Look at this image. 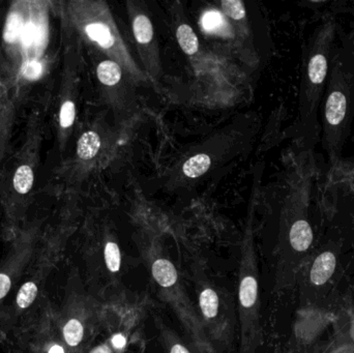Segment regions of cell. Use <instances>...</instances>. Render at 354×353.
I'll return each mask as SVG.
<instances>
[{
  "label": "cell",
  "mask_w": 354,
  "mask_h": 353,
  "mask_svg": "<svg viewBox=\"0 0 354 353\" xmlns=\"http://www.w3.org/2000/svg\"><path fill=\"white\" fill-rule=\"evenodd\" d=\"M195 284L202 324L208 339L212 343L229 344L236 324L231 304L201 271H196Z\"/></svg>",
  "instance_id": "5b68a950"
},
{
  "label": "cell",
  "mask_w": 354,
  "mask_h": 353,
  "mask_svg": "<svg viewBox=\"0 0 354 353\" xmlns=\"http://www.w3.org/2000/svg\"><path fill=\"white\" fill-rule=\"evenodd\" d=\"M92 353H109V350L106 346H101L97 348Z\"/></svg>",
  "instance_id": "4316f807"
},
{
  "label": "cell",
  "mask_w": 354,
  "mask_h": 353,
  "mask_svg": "<svg viewBox=\"0 0 354 353\" xmlns=\"http://www.w3.org/2000/svg\"><path fill=\"white\" fill-rule=\"evenodd\" d=\"M257 259L252 245H244L240 257L238 283V319L240 324V353H257L262 343L260 324Z\"/></svg>",
  "instance_id": "277c9868"
},
{
  "label": "cell",
  "mask_w": 354,
  "mask_h": 353,
  "mask_svg": "<svg viewBox=\"0 0 354 353\" xmlns=\"http://www.w3.org/2000/svg\"><path fill=\"white\" fill-rule=\"evenodd\" d=\"M210 164L212 161L207 155L200 154V155L194 156L184 164V173L190 178H199L210 169Z\"/></svg>",
  "instance_id": "8fae6325"
},
{
  "label": "cell",
  "mask_w": 354,
  "mask_h": 353,
  "mask_svg": "<svg viewBox=\"0 0 354 353\" xmlns=\"http://www.w3.org/2000/svg\"><path fill=\"white\" fill-rule=\"evenodd\" d=\"M331 353H344V352H342V351H335V352H331Z\"/></svg>",
  "instance_id": "83f0119b"
},
{
  "label": "cell",
  "mask_w": 354,
  "mask_h": 353,
  "mask_svg": "<svg viewBox=\"0 0 354 353\" xmlns=\"http://www.w3.org/2000/svg\"><path fill=\"white\" fill-rule=\"evenodd\" d=\"M87 36L90 40L98 42L103 48L108 49L114 44V38L108 26L102 23H90L85 28Z\"/></svg>",
  "instance_id": "30bf717a"
},
{
  "label": "cell",
  "mask_w": 354,
  "mask_h": 353,
  "mask_svg": "<svg viewBox=\"0 0 354 353\" xmlns=\"http://www.w3.org/2000/svg\"><path fill=\"white\" fill-rule=\"evenodd\" d=\"M11 279L5 273H0V300L5 297L11 289Z\"/></svg>",
  "instance_id": "603a6c76"
},
{
  "label": "cell",
  "mask_w": 354,
  "mask_h": 353,
  "mask_svg": "<svg viewBox=\"0 0 354 353\" xmlns=\"http://www.w3.org/2000/svg\"><path fill=\"white\" fill-rule=\"evenodd\" d=\"M202 23H203V27L208 32L216 30L223 23V18L218 12H210L204 15Z\"/></svg>",
  "instance_id": "44dd1931"
},
{
  "label": "cell",
  "mask_w": 354,
  "mask_h": 353,
  "mask_svg": "<svg viewBox=\"0 0 354 353\" xmlns=\"http://www.w3.org/2000/svg\"><path fill=\"white\" fill-rule=\"evenodd\" d=\"M38 295V287L32 282H27L20 288L17 295V305L21 309H26L29 307Z\"/></svg>",
  "instance_id": "2e32d148"
},
{
  "label": "cell",
  "mask_w": 354,
  "mask_h": 353,
  "mask_svg": "<svg viewBox=\"0 0 354 353\" xmlns=\"http://www.w3.org/2000/svg\"><path fill=\"white\" fill-rule=\"evenodd\" d=\"M353 330H354V326H353Z\"/></svg>",
  "instance_id": "f1b7e54d"
},
{
  "label": "cell",
  "mask_w": 354,
  "mask_h": 353,
  "mask_svg": "<svg viewBox=\"0 0 354 353\" xmlns=\"http://www.w3.org/2000/svg\"><path fill=\"white\" fill-rule=\"evenodd\" d=\"M49 353H64V350L62 346L55 345V346H53L51 349H50Z\"/></svg>",
  "instance_id": "484cf974"
},
{
  "label": "cell",
  "mask_w": 354,
  "mask_h": 353,
  "mask_svg": "<svg viewBox=\"0 0 354 353\" xmlns=\"http://www.w3.org/2000/svg\"><path fill=\"white\" fill-rule=\"evenodd\" d=\"M339 28L336 14H327L303 48L299 119L301 141L305 147L315 149L320 140L319 107L329 81Z\"/></svg>",
  "instance_id": "7a4b0ae2"
},
{
  "label": "cell",
  "mask_w": 354,
  "mask_h": 353,
  "mask_svg": "<svg viewBox=\"0 0 354 353\" xmlns=\"http://www.w3.org/2000/svg\"><path fill=\"white\" fill-rule=\"evenodd\" d=\"M111 343H112V346L114 347L116 350H121V349L125 348V345H127V339H125L123 334H116L112 337Z\"/></svg>",
  "instance_id": "cb8c5ba5"
},
{
  "label": "cell",
  "mask_w": 354,
  "mask_h": 353,
  "mask_svg": "<svg viewBox=\"0 0 354 353\" xmlns=\"http://www.w3.org/2000/svg\"><path fill=\"white\" fill-rule=\"evenodd\" d=\"M76 117V107L72 101H66L62 104L60 112V123L64 129H68L74 123Z\"/></svg>",
  "instance_id": "d6986e66"
},
{
  "label": "cell",
  "mask_w": 354,
  "mask_h": 353,
  "mask_svg": "<svg viewBox=\"0 0 354 353\" xmlns=\"http://www.w3.org/2000/svg\"><path fill=\"white\" fill-rule=\"evenodd\" d=\"M176 38L179 40V46L183 49V51L188 56H194L197 53L198 48H199V40L196 36L191 26L187 24H181L177 32H176Z\"/></svg>",
  "instance_id": "9c48e42d"
},
{
  "label": "cell",
  "mask_w": 354,
  "mask_h": 353,
  "mask_svg": "<svg viewBox=\"0 0 354 353\" xmlns=\"http://www.w3.org/2000/svg\"><path fill=\"white\" fill-rule=\"evenodd\" d=\"M101 148V138L94 131L85 132L77 143V155L81 160L88 161L98 155Z\"/></svg>",
  "instance_id": "52a82bcc"
},
{
  "label": "cell",
  "mask_w": 354,
  "mask_h": 353,
  "mask_svg": "<svg viewBox=\"0 0 354 353\" xmlns=\"http://www.w3.org/2000/svg\"><path fill=\"white\" fill-rule=\"evenodd\" d=\"M164 343H165L166 348L168 353H191L189 349L174 336L170 330H163L162 332Z\"/></svg>",
  "instance_id": "ac0fdd59"
},
{
  "label": "cell",
  "mask_w": 354,
  "mask_h": 353,
  "mask_svg": "<svg viewBox=\"0 0 354 353\" xmlns=\"http://www.w3.org/2000/svg\"><path fill=\"white\" fill-rule=\"evenodd\" d=\"M350 14H351L352 22H351V32L349 34L350 42H351L352 48V56H353L354 62V1L351 3V7H350Z\"/></svg>",
  "instance_id": "d4e9b609"
},
{
  "label": "cell",
  "mask_w": 354,
  "mask_h": 353,
  "mask_svg": "<svg viewBox=\"0 0 354 353\" xmlns=\"http://www.w3.org/2000/svg\"><path fill=\"white\" fill-rule=\"evenodd\" d=\"M23 30V22L19 16H12L8 22L7 32H5V38L8 42H12L21 36Z\"/></svg>",
  "instance_id": "ffe728a7"
},
{
  "label": "cell",
  "mask_w": 354,
  "mask_h": 353,
  "mask_svg": "<svg viewBox=\"0 0 354 353\" xmlns=\"http://www.w3.org/2000/svg\"><path fill=\"white\" fill-rule=\"evenodd\" d=\"M147 260L153 280L161 290L162 296L166 302H169L176 315L179 316L197 350L203 353L212 352V343L206 334L201 318L192 306L183 288L179 271L173 263L159 254H151L147 257Z\"/></svg>",
  "instance_id": "3957f363"
},
{
  "label": "cell",
  "mask_w": 354,
  "mask_h": 353,
  "mask_svg": "<svg viewBox=\"0 0 354 353\" xmlns=\"http://www.w3.org/2000/svg\"><path fill=\"white\" fill-rule=\"evenodd\" d=\"M319 107L320 141L329 166L339 168L354 121V62L349 34H339ZM338 38V40H339Z\"/></svg>",
  "instance_id": "6da1fadb"
},
{
  "label": "cell",
  "mask_w": 354,
  "mask_h": 353,
  "mask_svg": "<svg viewBox=\"0 0 354 353\" xmlns=\"http://www.w3.org/2000/svg\"><path fill=\"white\" fill-rule=\"evenodd\" d=\"M105 263L111 273H117L121 267V254L118 245L114 241H108L104 249Z\"/></svg>",
  "instance_id": "5bb4252c"
},
{
  "label": "cell",
  "mask_w": 354,
  "mask_h": 353,
  "mask_svg": "<svg viewBox=\"0 0 354 353\" xmlns=\"http://www.w3.org/2000/svg\"><path fill=\"white\" fill-rule=\"evenodd\" d=\"M42 64H40V62H38V60H29L24 66L23 74L26 78L34 80V79L38 78L40 75L42 74Z\"/></svg>",
  "instance_id": "7402d4cb"
},
{
  "label": "cell",
  "mask_w": 354,
  "mask_h": 353,
  "mask_svg": "<svg viewBox=\"0 0 354 353\" xmlns=\"http://www.w3.org/2000/svg\"><path fill=\"white\" fill-rule=\"evenodd\" d=\"M64 336L70 346H78L84 336V326L78 319H71L64 326Z\"/></svg>",
  "instance_id": "9a60e30c"
},
{
  "label": "cell",
  "mask_w": 354,
  "mask_h": 353,
  "mask_svg": "<svg viewBox=\"0 0 354 353\" xmlns=\"http://www.w3.org/2000/svg\"><path fill=\"white\" fill-rule=\"evenodd\" d=\"M337 267V256L333 249H325L317 255L309 267V282L315 287H323L331 281Z\"/></svg>",
  "instance_id": "8992f818"
},
{
  "label": "cell",
  "mask_w": 354,
  "mask_h": 353,
  "mask_svg": "<svg viewBox=\"0 0 354 353\" xmlns=\"http://www.w3.org/2000/svg\"><path fill=\"white\" fill-rule=\"evenodd\" d=\"M133 32L135 38L140 44H149L153 36V24L145 15H139L133 22Z\"/></svg>",
  "instance_id": "4fadbf2b"
},
{
  "label": "cell",
  "mask_w": 354,
  "mask_h": 353,
  "mask_svg": "<svg viewBox=\"0 0 354 353\" xmlns=\"http://www.w3.org/2000/svg\"><path fill=\"white\" fill-rule=\"evenodd\" d=\"M222 8L224 12L234 20H242L246 16V9L240 0H223Z\"/></svg>",
  "instance_id": "e0dca14e"
},
{
  "label": "cell",
  "mask_w": 354,
  "mask_h": 353,
  "mask_svg": "<svg viewBox=\"0 0 354 353\" xmlns=\"http://www.w3.org/2000/svg\"><path fill=\"white\" fill-rule=\"evenodd\" d=\"M34 170L29 165H22L16 170L14 175V188L19 194H27L34 186Z\"/></svg>",
  "instance_id": "7c38bea8"
},
{
  "label": "cell",
  "mask_w": 354,
  "mask_h": 353,
  "mask_svg": "<svg viewBox=\"0 0 354 353\" xmlns=\"http://www.w3.org/2000/svg\"><path fill=\"white\" fill-rule=\"evenodd\" d=\"M97 75L101 83L106 86H113L121 80L123 73L118 64L113 60H105L99 64Z\"/></svg>",
  "instance_id": "ba28073f"
}]
</instances>
